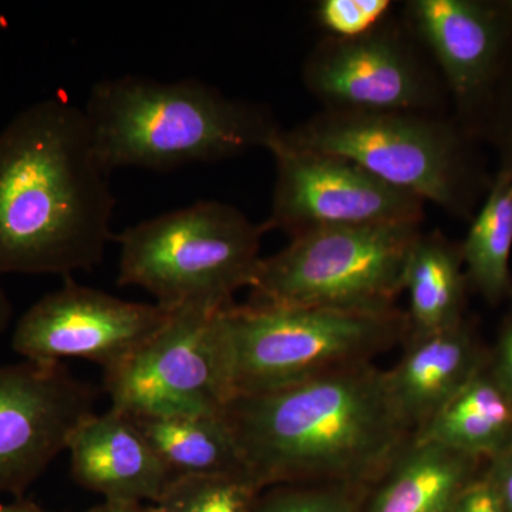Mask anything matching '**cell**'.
Instances as JSON below:
<instances>
[{"mask_svg": "<svg viewBox=\"0 0 512 512\" xmlns=\"http://www.w3.org/2000/svg\"><path fill=\"white\" fill-rule=\"evenodd\" d=\"M505 138H507V144L511 147L512 151V96L510 100V107H508L507 123H505Z\"/></svg>", "mask_w": 512, "mask_h": 512, "instance_id": "cell-30", "label": "cell"}, {"mask_svg": "<svg viewBox=\"0 0 512 512\" xmlns=\"http://www.w3.org/2000/svg\"><path fill=\"white\" fill-rule=\"evenodd\" d=\"M261 491L245 471L173 478L156 505L161 512H252Z\"/></svg>", "mask_w": 512, "mask_h": 512, "instance_id": "cell-21", "label": "cell"}, {"mask_svg": "<svg viewBox=\"0 0 512 512\" xmlns=\"http://www.w3.org/2000/svg\"><path fill=\"white\" fill-rule=\"evenodd\" d=\"M170 312L157 303L124 301L69 278L23 313L13 330L12 348L29 362L83 359L106 370L150 339Z\"/></svg>", "mask_w": 512, "mask_h": 512, "instance_id": "cell-10", "label": "cell"}, {"mask_svg": "<svg viewBox=\"0 0 512 512\" xmlns=\"http://www.w3.org/2000/svg\"><path fill=\"white\" fill-rule=\"evenodd\" d=\"M73 480L113 503L154 504L173 477L126 413L87 417L67 444Z\"/></svg>", "mask_w": 512, "mask_h": 512, "instance_id": "cell-14", "label": "cell"}, {"mask_svg": "<svg viewBox=\"0 0 512 512\" xmlns=\"http://www.w3.org/2000/svg\"><path fill=\"white\" fill-rule=\"evenodd\" d=\"M279 131L266 147L275 158L276 181L265 232L282 229L293 238L326 228L421 224L420 198L346 158L291 146Z\"/></svg>", "mask_w": 512, "mask_h": 512, "instance_id": "cell-9", "label": "cell"}, {"mask_svg": "<svg viewBox=\"0 0 512 512\" xmlns=\"http://www.w3.org/2000/svg\"><path fill=\"white\" fill-rule=\"evenodd\" d=\"M389 0H323L316 8L320 26L335 39H356L382 26Z\"/></svg>", "mask_w": 512, "mask_h": 512, "instance_id": "cell-23", "label": "cell"}, {"mask_svg": "<svg viewBox=\"0 0 512 512\" xmlns=\"http://www.w3.org/2000/svg\"><path fill=\"white\" fill-rule=\"evenodd\" d=\"M279 136L291 146L346 158L423 202L456 212L466 207V153L443 121L417 113L328 111Z\"/></svg>", "mask_w": 512, "mask_h": 512, "instance_id": "cell-7", "label": "cell"}, {"mask_svg": "<svg viewBox=\"0 0 512 512\" xmlns=\"http://www.w3.org/2000/svg\"><path fill=\"white\" fill-rule=\"evenodd\" d=\"M224 417L261 490L339 485L365 494L413 439L373 363L234 397Z\"/></svg>", "mask_w": 512, "mask_h": 512, "instance_id": "cell-2", "label": "cell"}, {"mask_svg": "<svg viewBox=\"0 0 512 512\" xmlns=\"http://www.w3.org/2000/svg\"><path fill=\"white\" fill-rule=\"evenodd\" d=\"M460 251L478 291L488 301L503 298L510 286L512 251V181L504 168L491 185Z\"/></svg>", "mask_w": 512, "mask_h": 512, "instance_id": "cell-20", "label": "cell"}, {"mask_svg": "<svg viewBox=\"0 0 512 512\" xmlns=\"http://www.w3.org/2000/svg\"><path fill=\"white\" fill-rule=\"evenodd\" d=\"M476 349L463 323L406 338L397 365L384 372L390 402L413 436L477 373Z\"/></svg>", "mask_w": 512, "mask_h": 512, "instance_id": "cell-15", "label": "cell"}, {"mask_svg": "<svg viewBox=\"0 0 512 512\" xmlns=\"http://www.w3.org/2000/svg\"><path fill=\"white\" fill-rule=\"evenodd\" d=\"M407 10L458 103L483 99L501 72L512 33L497 2L416 0Z\"/></svg>", "mask_w": 512, "mask_h": 512, "instance_id": "cell-13", "label": "cell"}, {"mask_svg": "<svg viewBox=\"0 0 512 512\" xmlns=\"http://www.w3.org/2000/svg\"><path fill=\"white\" fill-rule=\"evenodd\" d=\"M497 5L500 6V9L503 10L504 15L507 16V19L510 20L512 25V0H505V2H497Z\"/></svg>", "mask_w": 512, "mask_h": 512, "instance_id": "cell-31", "label": "cell"}, {"mask_svg": "<svg viewBox=\"0 0 512 512\" xmlns=\"http://www.w3.org/2000/svg\"><path fill=\"white\" fill-rule=\"evenodd\" d=\"M235 397L274 392L373 357L409 336L406 313L305 306H229L225 311Z\"/></svg>", "mask_w": 512, "mask_h": 512, "instance_id": "cell-5", "label": "cell"}, {"mask_svg": "<svg viewBox=\"0 0 512 512\" xmlns=\"http://www.w3.org/2000/svg\"><path fill=\"white\" fill-rule=\"evenodd\" d=\"M461 264V251L441 235L421 234L417 239L404 272L409 336L431 335L460 325L464 303Z\"/></svg>", "mask_w": 512, "mask_h": 512, "instance_id": "cell-19", "label": "cell"}, {"mask_svg": "<svg viewBox=\"0 0 512 512\" xmlns=\"http://www.w3.org/2000/svg\"><path fill=\"white\" fill-rule=\"evenodd\" d=\"M127 416L173 478L248 473L224 414Z\"/></svg>", "mask_w": 512, "mask_h": 512, "instance_id": "cell-18", "label": "cell"}, {"mask_svg": "<svg viewBox=\"0 0 512 512\" xmlns=\"http://www.w3.org/2000/svg\"><path fill=\"white\" fill-rule=\"evenodd\" d=\"M94 412V393L63 363L0 366V494L22 498Z\"/></svg>", "mask_w": 512, "mask_h": 512, "instance_id": "cell-11", "label": "cell"}, {"mask_svg": "<svg viewBox=\"0 0 512 512\" xmlns=\"http://www.w3.org/2000/svg\"><path fill=\"white\" fill-rule=\"evenodd\" d=\"M305 82L329 111L416 113L433 97L416 57L382 26L356 39L323 42L306 62Z\"/></svg>", "mask_w": 512, "mask_h": 512, "instance_id": "cell-12", "label": "cell"}, {"mask_svg": "<svg viewBox=\"0 0 512 512\" xmlns=\"http://www.w3.org/2000/svg\"><path fill=\"white\" fill-rule=\"evenodd\" d=\"M413 439L467 456H501L512 447V396L497 375L477 373Z\"/></svg>", "mask_w": 512, "mask_h": 512, "instance_id": "cell-17", "label": "cell"}, {"mask_svg": "<svg viewBox=\"0 0 512 512\" xmlns=\"http://www.w3.org/2000/svg\"><path fill=\"white\" fill-rule=\"evenodd\" d=\"M93 147L107 173L163 171L268 147L274 121L215 87L187 79L121 76L94 84L84 107Z\"/></svg>", "mask_w": 512, "mask_h": 512, "instance_id": "cell-3", "label": "cell"}, {"mask_svg": "<svg viewBox=\"0 0 512 512\" xmlns=\"http://www.w3.org/2000/svg\"><path fill=\"white\" fill-rule=\"evenodd\" d=\"M490 483L497 491L504 512H512V447L497 457V467Z\"/></svg>", "mask_w": 512, "mask_h": 512, "instance_id": "cell-25", "label": "cell"}, {"mask_svg": "<svg viewBox=\"0 0 512 512\" xmlns=\"http://www.w3.org/2000/svg\"><path fill=\"white\" fill-rule=\"evenodd\" d=\"M13 315V306L5 289L0 285V335L8 329L10 319Z\"/></svg>", "mask_w": 512, "mask_h": 512, "instance_id": "cell-29", "label": "cell"}, {"mask_svg": "<svg viewBox=\"0 0 512 512\" xmlns=\"http://www.w3.org/2000/svg\"><path fill=\"white\" fill-rule=\"evenodd\" d=\"M0 512H47L33 501L16 498L12 503H0Z\"/></svg>", "mask_w": 512, "mask_h": 512, "instance_id": "cell-28", "label": "cell"}, {"mask_svg": "<svg viewBox=\"0 0 512 512\" xmlns=\"http://www.w3.org/2000/svg\"><path fill=\"white\" fill-rule=\"evenodd\" d=\"M264 225L218 201H198L114 237L120 286H137L167 309H225L251 288Z\"/></svg>", "mask_w": 512, "mask_h": 512, "instance_id": "cell-4", "label": "cell"}, {"mask_svg": "<svg viewBox=\"0 0 512 512\" xmlns=\"http://www.w3.org/2000/svg\"><path fill=\"white\" fill-rule=\"evenodd\" d=\"M360 495L339 485H274L259 493L252 512H362Z\"/></svg>", "mask_w": 512, "mask_h": 512, "instance_id": "cell-22", "label": "cell"}, {"mask_svg": "<svg viewBox=\"0 0 512 512\" xmlns=\"http://www.w3.org/2000/svg\"><path fill=\"white\" fill-rule=\"evenodd\" d=\"M453 512H504L490 480L471 481L461 493Z\"/></svg>", "mask_w": 512, "mask_h": 512, "instance_id": "cell-24", "label": "cell"}, {"mask_svg": "<svg viewBox=\"0 0 512 512\" xmlns=\"http://www.w3.org/2000/svg\"><path fill=\"white\" fill-rule=\"evenodd\" d=\"M420 224L318 229L262 258L252 284L258 305L356 312L396 309Z\"/></svg>", "mask_w": 512, "mask_h": 512, "instance_id": "cell-6", "label": "cell"}, {"mask_svg": "<svg viewBox=\"0 0 512 512\" xmlns=\"http://www.w3.org/2000/svg\"><path fill=\"white\" fill-rule=\"evenodd\" d=\"M227 309H171L150 339L104 370L110 407L130 416L224 414L235 397Z\"/></svg>", "mask_w": 512, "mask_h": 512, "instance_id": "cell-8", "label": "cell"}, {"mask_svg": "<svg viewBox=\"0 0 512 512\" xmlns=\"http://www.w3.org/2000/svg\"><path fill=\"white\" fill-rule=\"evenodd\" d=\"M476 458L412 439L369 490L362 512H453Z\"/></svg>", "mask_w": 512, "mask_h": 512, "instance_id": "cell-16", "label": "cell"}, {"mask_svg": "<svg viewBox=\"0 0 512 512\" xmlns=\"http://www.w3.org/2000/svg\"><path fill=\"white\" fill-rule=\"evenodd\" d=\"M500 382L512 396V318L501 336L500 350H498V366L495 372Z\"/></svg>", "mask_w": 512, "mask_h": 512, "instance_id": "cell-26", "label": "cell"}, {"mask_svg": "<svg viewBox=\"0 0 512 512\" xmlns=\"http://www.w3.org/2000/svg\"><path fill=\"white\" fill-rule=\"evenodd\" d=\"M86 114L59 97L0 131V276L90 271L114 241L113 191Z\"/></svg>", "mask_w": 512, "mask_h": 512, "instance_id": "cell-1", "label": "cell"}, {"mask_svg": "<svg viewBox=\"0 0 512 512\" xmlns=\"http://www.w3.org/2000/svg\"><path fill=\"white\" fill-rule=\"evenodd\" d=\"M503 168L505 171H507L508 175H510L512 181V151L510 158H508L507 163L504 164Z\"/></svg>", "mask_w": 512, "mask_h": 512, "instance_id": "cell-32", "label": "cell"}, {"mask_svg": "<svg viewBox=\"0 0 512 512\" xmlns=\"http://www.w3.org/2000/svg\"><path fill=\"white\" fill-rule=\"evenodd\" d=\"M86 512H161L160 508L154 504L137 503H113V501H104L96 507L90 508Z\"/></svg>", "mask_w": 512, "mask_h": 512, "instance_id": "cell-27", "label": "cell"}]
</instances>
